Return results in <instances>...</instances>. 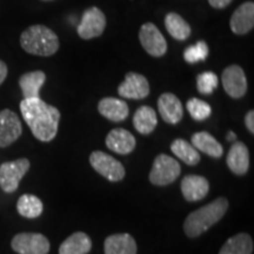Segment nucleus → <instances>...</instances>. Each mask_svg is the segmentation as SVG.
I'll list each match as a JSON object with an SVG mask.
<instances>
[{"label":"nucleus","instance_id":"20e7f679","mask_svg":"<svg viewBox=\"0 0 254 254\" xmlns=\"http://www.w3.org/2000/svg\"><path fill=\"white\" fill-rule=\"evenodd\" d=\"M182 172V167L176 159L167 154H159L154 159L150 173V182L157 186L172 184Z\"/></svg>","mask_w":254,"mask_h":254},{"label":"nucleus","instance_id":"f3484780","mask_svg":"<svg viewBox=\"0 0 254 254\" xmlns=\"http://www.w3.org/2000/svg\"><path fill=\"white\" fill-rule=\"evenodd\" d=\"M135 138L131 132L124 128H114L106 136L109 150L118 154H128L135 148Z\"/></svg>","mask_w":254,"mask_h":254},{"label":"nucleus","instance_id":"f8f14e48","mask_svg":"<svg viewBox=\"0 0 254 254\" xmlns=\"http://www.w3.org/2000/svg\"><path fill=\"white\" fill-rule=\"evenodd\" d=\"M23 133L19 117L11 110L0 111V147H7Z\"/></svg>","mask_w":254,"mask_h":254},{"label":"nucleus","instance_id":"a211bd4d","mask_svg":"<svg viewBox=\"0 0 254 254\" xmlns=\"http://www.w3.org/2000/svg\"><path fill=\"white\" fill-rule=\"evenodd\" d=\"M98 111L101 116L111 122H124L128 117L129 109L126 101L117 98H104L98 104Z\"/></svg>","mask_w":254,"mask_h":254},{"label":"nucleus","instance_id":"72a5a7b5","mask_svg":"<svg viewBox=\"0 0 254 254\" xmlns=\"http://www.w3.org/2000/svg\"><path fill=\"white\" fill-rule=\"evenodd\" d=\"M236 138H237L236 133H234V132H232V131L228 132V134H227V136H226L227 141H234V140H236Z\"/></svg>","mask_w":254,"mask_h":254},{"label":"nucleus","instance_id":"9d476101","mask_svg":"<svg viewBox=\"0 0 254 254\" xmlns=\"http://www.w3.org/2000/svg\"><path fill=\"white\" fill-rule=\"evenodd\" d=\"M224 90L234 99L243 98L247 92V79L244 69L238 65H231L224 69L221 77Z\"/></svg>","mask_w":254,"mask_h":254},{"label":"nucleus","instance_id":"b1692460","mask_svg":"<svg viewBox=\"0 0 254 254\" xmlns=\"http://www.w3.org/2000/svg\"><path fill=\"white\" fill-rule=\"evenodd\" d=\"M253 240L250 234L239 233L228 239L219 254H252Z\"/></svg>","mask_w":254,"mask_h":254},{"label":"nucleus","instance_id":"ddd939ff","mask_svg":"<svg viewBox=\"0 0 254 254\" xmlns=\"http://www.w3.org/2000/svg\"><path fill=\"white\" fill-rule=\"evenodd\" d=\"M230 26L233 33L238 36L249 33L254 26V4L253 1L244 2L232 14Z\"/></svg>","mask_w":254,"mask_h":254},{"label":"nucleus","instance_id":"a878e982","mask_svg":"<svg viewBox=\"0 0 254 254\" xmlns=\"http://www.w3.org/2000/svg\"><path fill=\"white\" fill-rule=\"evenodd\" d=\"M171 151L173 154L183 160L184 163L190 165V166H194L200 161L199 152L193 147L192 144L186 141L185 139H177L171 145Z\"/></svg>","mask_w":254,"mask_h":254},{"label":"nucleus","instance_id":"1a4fd4ad","mask_svg":"<svg viewBox=\"0 0 254 254\" xmlns=\"http://www.w3.org/2000/svg\"><path fill=\"white\" fill-rule=\"evenodd\" d=\"M142 47L152 57H161L167 52V43L159 28L152 23H146L139 32Z\"/></svg>","mask_w":254,"mask_h":254},{"label":"nucleus","instance_id":"5701e85b","mask_svg":"<svg viewBox=\"0 0 254 254\" xmlns=\"http://www.w3.org/2000/svg\"><path fill=\"white\" fill-rule=\"evenodd\" d=\"M133 125L141 134H150L158 125L157 113L150 106H140L133 116Z\"/></svg>","mask_w":254,"mask_h":254},{"label":"nucleus","instance_id":"9b49d317","mask_svg":"<svg viewBox=\"0 0 254 254\" xmlns=\"http://www.w3.org/2000/svg\"><path fill=\"white\" fill-rule=\"evenodd\" d=\"M118 93L126 99H144L150 94V84L142 74L129 72L126 74L125 80L119 85Z\"/></svg>","mask_w":254,"mask_h":254},{"label":"nucleus","instance_id":"39448f33","mask_svg":"<svg viewBox=\"0 0 254 254\" xmlns=\"http://www.w3.org/2000/svg\"><path fill=\"white\" fill-rule=\"evenodd\" d=\"M30 168V161L26 158L7 161L0 166V187L6 193H12L18 189L25 174Z\"/></svg>","mask_w":254,"mask_h":254},{"label":"nucleus","instance_id":"f257e3e1","mask_svg":"<svg viewBox=\"0 0 254 254\" xmlns=\"http://www.w3.org/2000/svg\"><path fill=\"white\" fill-rule=\"evenodd\" d=\"M20 111L38 140L49 142L56 138L60 122V112L57 107L46 104L40 98H32L21 101Z\"/></svg>","mask_w":254,"mask_h":254},{"label":"nucleus","instance_id":"f03ea898","mask_svg":"<svg viewBox=\"0 0 254 254\" xmlns=\"http://www.w3.org/2000/svg\"><path fill=\"white\" fill-rule=\"evenodd\" d=\"M228 209V200L224 196L192 212L184 222V231L190 238H196L221 220Z\"/></svg>","mask_w":254,"mask_h":254},{"label":"nucleus","instance_id":"4468645a","mask_svg":"<svg viewBox=\"0 0 254 254\" xmlns=\"http://www.w3.org/2000/svg\"><path fill=\"white\" fill-rule=\"evenodd\" d=\"M158 110L164 122L178 124L184 117L182 101L173 93H164L158 99Z\"/></svg>","mask_w":254,"mask_h":254},{"label":"nucleus","instance_id":"bb28decb","mask_svg":"<svg viewBox=\"0 0 254 254\" xmlns=\"http://www.w3.org/2000/svg\"><path fill=\"white\" fill-rule=\"evenodd\" d=\"M17 209L18 213L21 217L34 219L43 213L44 206L41 200L38 196L32 194H24L18 200Z\"/></svg>","mask_w":254,"mask_h":254},{"label":"nucleus","instance_id":"c756f323","mask_svg":"<svg viewBox=\"0 0 254 254\" xmlns=\"http://www.w3.org/2000/svg\"><path fill=\"white\" fill-rule=\"evenodd\" d=\"M219 79L214 72H202L196 77V88L201 94H211L218 87Z\"/></svg>","mask_w":254,"mask_h":254},{"label":"nucleus","instance_id":"7c9ffc66","mask_svg":"<svg viewBox=\"0 0 254 254\" xmlns=\"http://www.w3.org/2000/svg\"><path fill=\"white\" fill-rule=\"evenodd\" d=\"M245 125L247 127V129L252 133H254V112L253 111H250L247 112L246 117H245Z\"/></svg>","mask_w":254,"mask_h":254},{"label":"nucleus","instance_id":"dca6fc26","mask_svg":"<svg viewBox=\"0 0 254 254\" xmlns=\"http://www.w3.org/2000/svg\"><path fill=\"white\" fill-rule=\"evenodd\" d=\"M227 166L237 176H244L250 168V153L247 146L236 141L231 146L227 154Z\"/></svg>","mask_w":254,"mask_h":254},{"label":"nucleus","instance_id":"423d86ee","mask_svg":"<svg viewBox=\"0 0 254 254\" xmlns=\"http://www.w3.org/2000/svg\"><path fill=\"white\" fill-rule=\"evenodd\" d=\"M90 163L98 173L110 182H120L125 177L123 164L105 152L94 151L90 155Z\"/></svg>","mask_w":254,"mask_h":254},{"label":"nucleus","instance_id":"7ed1b4c3","mask_svg":"<svg viewBox=\"0 0 254 254\" xmlns=\"http://www.w3.org/2000/svg\"><path fill=\"white\" fill-rule=\"evenodd\" d=\"M20 45L30 55L50 57L58 51L59 39L45 25H33L21 33Z\"/></svg>","mask_w":254,"mask_h":254},{"label":"nucleus","instance_id":"6ab92c4d","mask_svg":"<svg viewBox=\"0 0 254 254\" xmlns=\"http://www.w3.org/2000/svg\"><path fill=\"white\" fill-rule=\"evenodd\" d=\"M104 251L105 254H136L138 247L129 234H113L105 240Z\"/></svg>","mask_w":254,"mask_h":254},{"label":"nucleus","instance_id":"c85d7f7f","mask_svg":"<svg viewBox=\"0 0 254 254\" xmlns=\"http://www.w3.org/2000/svg\"><path fill=\"white\" fill-rule=\"evenodd\" d=\"M208 56V46L205 41H198L195 45L187 47L184 52V59L189 64L204 62Z\"/></svg>","mask_w":254,"mask_h":254},{"label":"nucleus","instance_id":"6e6552de","mask_svg":"<svg viewBox=\"0 0 254 254\" xmlns=\"http://www.w3.org/2000/svg\"><path fill=\"white\" fill-rule=\"evenodd\" d=\"M106 27V17L98 7H90L82 13L81 21L78 25V34L81 39H93L103 34Z\"/></svg>","mask_w":254,"mask_h":254},{"label":"nucleus","instance_id":"2f4dec72","mask_svg":"<svg viewBox=\"0 0 254 254\" xmlns=\"http://www.w3.org/2000/svg\"><path fill=\"white\" fill-rule=\"evenodd\" d=\"M208 2L214 8H225L231 4L232 0H208Z\"/></svg>","mask_w":254,"mask_h":254},{"label":"nucleus","instance_id":"4be33fe9","mask_svg":"<svg viewBox=\"0 0 254 254\" xmlns=\"http://www.w3.org/2000/svg\"><path fill=\"white\" fill-rule=\"evenodd\" d=\"M92 249V240L84 232H75L59 247V254H87Z\"/></svg>","mask_w":254,"mask_h":254},{"label":"nucleus","instance_id":"473e14b6","mask_svg":"<svg viewBox=\"0 0 254 254\" xmlns=\"http://www.w3.org/2000/svg\"><path fill=\"white\" fill-rule=\"evenodd\" d=\"M6 77H7V66L4 62L0 60V85L4 82Z\"/></svg>","mask_w":254,"mask_h":254},{"label":"nucleus","instance_id":"393cba45","mask_svg":"<svg viewBox=\"0 0 254 254\" xmlns=\"http://www.w3.org/2000/svg\"><path fill=\"white\" fill-rule=\"evenodd\" d=\"M165 26L168 33L177 40H186L190 36V26L182 15L171 12L165 18Z\"/></svg>","mask_w":254,"mask_h":254},{"label":"nucleus","instance_id":"0eeeda50","mask_svg":"<svg viewBox=\"0 0 254 254\" xmlns=\"http://www.w3.org/2000/svg\"><path fill=\"white\" fill-rule=\"evenodd\" d=\"M11 246L19 254H47L50 241L40 233H19L12 239Z\"/></svg>","mask_w":254,"mask_h":254},{"label":"nucleus","instance_id":"aec40b11","mask_svg":"<svg viewBox=\"0 0 254 254\" xmlns=\"http://www.w3.org/2000/svg\"><path fill=\"white\" fill-rule=\"evenodd\" d=\"M192 145L196 151L209 155L212 158H221L224 153V148L214 136H212L208 132H196L192 135Z\"/></svg>","mask_w":254,"mask_h":254},{"label":"nucleus","instance_id":"cd10ccee","mask_svg":"<svg viewBox=\"0 0 254 254\" xmlns=\"http://www.w3.org/2000/svg\"><path fill=\"white\" fill-rule=\"evenodd\" d=\"M186 109L189 111L190 116L195 122H202L211 116L212 107L204 100H200L198 98H192L187 101Z\"/></svg>","mask_w":254,"mask_h":254},{"label":"nucleus","instance_id":"2eb2a0df","mask_svg":"<svg viewBox=\"0 0 254 254\" xmlns=\"http://www.w3.org/2000/svg\"><path fill=\"white\" fill-rule=\"evenodd\" d=\"M208 190V180L201 176L190 174L182 180V193L187 201H198L204 199Z\"/></svg>","mask_w":254,"mask_h":254},{"label":"nucleus","instance_id":"412c9836","mask_svg":"<svg viewBox=\"0 0 254 254\" xmlns=\"http://www.w3.org/2000/svg\"><path fill=\"white\" fill-rule=\"evenodd\" d=\"M46 80V74L43 71H33L25 73L19 79V86L23 92L24 99L40 98L39 92Z\"/></svg>","mask_w":254,"mask_h":254}]
</instances>
